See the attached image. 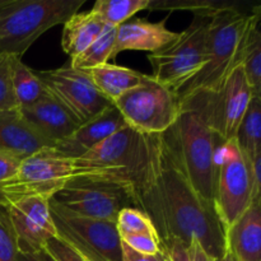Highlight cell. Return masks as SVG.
I'll list each match as a JSON object with an SVG mask.
<instances>
[{"label":"cell","instance_id":"cell-1","mask_svg":"<svg viewBox=\"0 0 261 261\" xmlns=\"http://www.w3.org/2000/svg\"><path fill=\"white\" fill-rule=\"evenodd\" d=\"M132 196L135 208L152 222L160 244L196 240L214 260L226 254V228L216 205L194 190L162 134L150 135L147 163L133 182Z\"/></svg>","mask_w":261,"mask_h":261},{"label":"cell","instance_id":"cell-2","mask_svg":"<svg viewBox=\"0 0 261 261\" xmlns=\"http://www.w3.org/2000/svg\"><path fill=\"white\" fill-rule=\"evenodd\" d=\"M162 137L194 190L214 204L217 153L224 140L189 107H181L175 124Z\"/></svg>","mask_w":261,"mask_h":261},{"label":"cell","instance_id":"cell-3","mask_svg":"<svg viewBox=\"0 0 261 261\" xmlns=\"http://www.w3.org/2000/svg\"><path fill=\"white\" fill-rule=\"evenodd\" d=\"M150 148V135L125 125L107 139L74 160V177L101 180L124 186L132 185L142 173Z\"/></svg>","mask_w":261,"mask_h":261},{"label":"cell","instance_id":"cell-4","mask_svg":"<svg viewBox=\"0 0 261 261\" xmlns=\"http://www.w3.org/2000/svg\"><path fill=\"white\" fill-rule=\"evenodd\" d=\"M250 14L236 7L227 8L211 18L206 41V63L193 79L175 92L178 99L203 92H213L236 66L241 65L244 38Z\"/></svg>","mask_w":261,"mask_h":261},{"label":"cell","instance_id":"cell-5","mask_svg":"<svg viewBox=\"0 0 261 261\" xmlns=\"http://www.w3.org/2000/svg\"><path fill=\"white\" fill-rule=\"evenodd\" d=\"M86 0H12L0 10V54L17 58L50 28L64 24Z\"/></svg>","mask_w":261,"mask_h":261},{"label":"cell","instance_id":"cell-6","mask_svg":"<svg viewBox=\"0 0 261 261\" xmlns=\"http://www.w3.org/2000/svg\"><path fill=\"white\" fill-rule=\"evenodd\" d=\"M74 177V160L46 147L20 162L15 175L0 185V204L30 196L53 199Z\"/></svg>","mask_w":261,"mask_h":261},{"label":"cell","instance_id":"cell-7","mask_svg":"<svg viewBox=\"0 0 261 261\" xmlns=\"http://www.w3.org/2000/svg\"><path fill=\"white\" fill-rule=\"evenodd\" d=\"M252 96L244 69L236 66L213 92H203L180 101L181 107L193 109L203 121L222 139H234L237 129L249 107Z\"/></svg>","mask_w":261,"mask_h":261},{"label":"cell","instance_id":"cell-8","mask_svg":"<svg viewBox=\"0 0 261 261\" xmlns=\"http://www.w3.org/2000/svg\"><path fill=\"white\" fill-rule=\"evenodd\" d=\"M211 18L194 15L190 25L172 43L148 55L155 81L176 92L204 68Z\"/></svg>","mask_w":261,"mask_h":261},{"label":"cell","instance_id":"cell-9","mask_svg":"<svg viewBox=\"0 0 261 261\" xmlns=\"http://www.w3.org/2000/svg\"><path fill=\"white\" fill-rule=\"evenodd\" d=\"M56 237L88 261H121V240L116 223L89 218L48 201Z\"/></svg>","mask_w":261,"mask_h":261},{"label":"cell","instance_id":"cell-10","mask_svg":"<svg viewBox=\"0 0 261 261\" xmlns=\"http://www.w3.org/2000/svg\"><path fill=\"white\" fill-rule=\"evenodd\" d=\"M114 105L129 126L149 135L167 132L181 111L177 94L152 75H145L140 86L122 94Z\"/></svg>","mask_w":261,"mask_h":261},{"label":"cell","instance_id":"cell-11","mask_svg":"<svg viewBox=\"0 0 261 261\" xmlns=\"http://www.w3.org/2000/svg\"><path fill=\"white\" fill-rule=\"evenodd\" d=\"M251 160L242 152L234 139L222 143L217 153L214 204L228 228L252 203Z\"/></svg>","mask_w":261,"mask_h":261},{"label":"cell","instance_id":"cell-12","mask_svg":"<svg viewBox=\"0 0 261 261\" xmlns=\"http://www.w3.org/2000/svg\"><path fill=\"white\" fill-rule=\"evenodd\" d=\"M53 199L74 213L112 223L122 209L135 208L132 193L124 186L83 177L71 178Z\"/></svg>","mask_w":261,"mask_h":261},{"label":"cell","instance_id":"cell-13","mask_svg":"<svg viewBox=\"0 0 261 261\" xmlns=\"http://www.w3.org/2000/svg\"><path fill=\"white\" fill-rule=\"evenodd\" d=\"M46 92L74 117L78 125L101 114L112 105L96 88L86 70L61 66L36 71Z\"/></svg>","mask_w":261,"mask_h":261},{"label":"cell","instance_id":"cell-14","mask_svg":"<svg viewBox=\"0 0 261 261\" xmlns=\"http://www.w3.org/2000/svg\"><path fill=\"white\" fill-rule=\"evenodd\" d=\"M48 199L30 196L7 204L18 251L37 254L56 237Z\"/></svg>","mask_w":261,"mask_h":261},{"label":"cell","instance_id":"cell-15","mask_svg":"<svg viewBox=\"0 0 261 261\" xmlns=\"http://www.w3.org/2000/svg\"><path fill=\"white\" fill-rule=\"evenodd\" d=\"M125 125L124 117L112 103L101 114L79 125L70 137L58 143L55 148L66 157L78 160Z\"/></svg>","mask_w":261,"mask_h":261},{"label":"cell","instance_id":"cell-16","mask_svg":"<svg viewBox=\"0 0 261 261\" xmlns=\"http://www.w3.org/2000/svg\"><path fill=\"white\" fill-rule=\"evenodd\" d=\"M19 111L25 121L54 147L70 137L79 126L65 107L48 93L30 106L20 107Z\"/></svg>","mask_w":261,"mask_h":261},{"label":"cell","instance_id":"cell-17","mask_svg":"<svg viewBox=\"0 0 261 261\" xmlns=\"http://www.w3.org/2000/svg\"><path fill=\"white\" fill-rule=\"evenodd\" d=\"M180 32H173L166 27V19L161 22H149L145 19L127 20L117 27L116 40L111 59L126 50L160 51L172 43Z\"/></svg>","mask_w":261,"mask_h":261},{"label":"cell","instance_id":"cell-18","mask_svg":"<svg viewBox=\"0 0 261 261\" xmlns=\"http://www.w3.org/2000/svg\"><path fill=\"white\" fill-rule=\"evenodd\" d=\"M226 252L234 261H261V201L252 203L226 229Z\"/></svg>","mask_w":261,"mask_h":261},{"label":"cell","instance_id":"cell-19","mask_svg":"<svg viewBox=\"0 0 261 261\" xmlns=\"http://www.w3.org/2000/svg\"><path fill=\"white\" fill-rule=\"evenodd\" d=\"M46 147L54 144L25 121L19 109L0 110V148L24 160Z\"/></svg>","mask_w":261,"mask_h":261},{"label":"cell","instance_id":"cell-20","mask_svg":"<svg viewBox=\"0 0 261 261\" xmlns=\"http://www.w3.org/2000/svg\"><path fill=\"white\" fill-rule=\"evenodd\" d=\"M86 71L96 88L111 103L116 102L130 89L140 86L145 78V74L140 71L110 63Z\"/></svg>","mask_w":261,"mask_h":261},{"label":"cell","instance_id":"cell-21","mask_svg":"<svg viewBox=\"0 0 261 261\" xmlns=\"http://www.w3.org/2000/svg\"><path fill=\"white\" fill-rule=\"evenodd\" d=\"M105 24L91 12H76L63 28L61 47L71 59L83 53L103 30Z\"/></svg>","mask_w":261,"mask_h":261},{"label":"cell","instance_id":"cell-22","mask_svg":"<svg viewBox=\"0 0 261 261\" xmlns=\"http://www.w3.org/2000/svg\"><path fill=\"white\" fill-rule=\"evenodd\" d=\"M261 9L255 8L250 14L249 27L241 51V66L247 83L255 96H261Z\"/></svg>","mask_w":261,"mask_h":261},{"label":"cell","instance_id":"cell-23","mask_svg":"<svg viewBox=\"0 0 261 261\" xmlns=\"http://www.w3.org/2000/svg\"><path fill=\"white\" fill-rule=\"evenodd\" d=\"M12 83L18 109L30 106L47 94L36 70L14 55L12 56Z\"/></svg>","mask_w":261,"mask_h":261},{"label":"cell","instance_id":"cell-24","mask_svg":"<svg viewBox=\"0 0 261 261\" xmlns=\"http://www.w3.org/2000/svg\"><path fill=\"white\" fill-rule=\"evenodd\" d=\"M234 142L250 160L261 153V96H252Z\"/></svg>","mask_w":261,"mask_h":261},{"label":"cell","instance_id":"cell-25","mask_svg":"<svg viewBox=\"0 0 261 261\" xmlns=\"http://www.w3.org/2000/svg\"><path fill=\"white\" fill-rule=\"evenodd\" d=\"M116 33L117 27L105 25L98 37L83 53L71 59V68L79 69V70H89V69L109 63V60H111Z\"/></svg>","mask_w":261,"mask_h":261},{"label":"cell","instance_id":"cell-26","mask_svg":"<svg viewBox=\"0 0 261 261\" xmlns=\"http://www.w3.org/2000/svg\"><path fill=\"white\" fill-rule=\"evenodd\" d=\"M150 0H97L91 12L105 25L119 27L135 13L147 10Z\"/></svg>","mask_w":261,"mask_h":261},{"label":"cell","instance_id":"cell-27","mask_svg":"<svg viewBox=\"0 0 261 261\" xmlns=\"http://www.w3.org/2000/svg\"><path fill=\"white\" fill-rule=\"evenodd\" d=\"M234 7L227 3H217L211 0H150L147 10H167V12H191L194 15L213 17L216 13L227 8Z\"/></svg>","mask_w":261,"mask_h":261},{"label":"cell","instance_id":"cell-28","mask_svg":"<svg viewBox=\"0 0 261 261\" xmlns=\"http://www.w3.org/2000/svg\"><path fill=\"white\" fill-rule=\"evenodd\" d=\"M116 228L119 236L126 234H155V229L153 227L150 219L137 208H125L119 213L116 219ZM158 237V236H157Z\"/></svg>","mask_w":261,"mask_h":261},{"label":"cell","instance_id":"cell-29","mask_svg":"<svg viewBox=\"0 0 261 261\" xmlns=\"http://www.w3.org/2000/svg\"><path fill=\"white\" fill-rule=\"evenodd\" d=\"M12 56L0 54V110L18 109L12 83Z\"/></svg>","mask_w":261,"mask_h":261},{"label":"cell","instance_id":"cell-30","mask_svg":"<svg viewBox=\"0 0 261 261\" xmlns=\"http://www.w3.org/2000/svg\"><path fill=\"white\" fill-rule=\"evenodd\" d=\"M18 247L7 206L0 204V261H15Z\"/></svg>","mask_w":261,"mask_h":261},{"label":"cell","instance_id":"cell-31","mask_svg":"<svg viewBox=\"0 0 261 261\" xmlns=\"http://www.w3.org/2000/svg\"><path fill=\"white\" fill-rule=\"evenodd\" d=\"M120 240L129 247H132L133 250L144 255V256H152V255L158 254L161 250L160 240L155 234H126V236L120 237Z\"/></svg>","mask_w":261,"mask_h":261},{"label":"cell","instance_id":"cell-32","mask_svg":"<svg viewBox=\"0 0 261 261\" xmlns=\"http://www.w3.org/2000/svg\"><path fill=\"white\" fill-rule=\"evenodd\" d=\"M160 247L167 261H193L191 245L185 244L181 240L168 239L160 244Z\"/></svg>","mask_w":261,"mask_h":261},{"label":"cell","instance_id":"cell-33","mask_svg":"<svg viewBox=\"0 0 261 261\" xmlns=\"http://www.w3.org/2000/svg\"><path fill=\"white\" fill-rule=\"evenodd\" d=\"M45 250L56 261H88L84 259V257H82L78 252L74 251L65 242L59 240L58 237L47 241Z\"/></svg>","mask_w":261,"mask_h":261},{"label":"cell","instance_id":"cell-34","mask_svg":"<svg viewBox=\"0 0 261 261\" xmlns=\"http://www.w3.org/2000/svg\"><path fill=\"white\" fill-rule=\"evenodd\" d=\"M22 161L13 153L0 148V185L9 181L15 175Z\"/></svg>","mask_w":261,"mask_h":261},{"label":"cell","instance_id":"cell-35","mask_svg":"<svg viewBox=\"0 0 261 261\" xmlns=\"http://www.w3.org/2000/svg\"><path fill=\"white\" fill-rule=\"evenodd\" d=\"M121 261H147V256L139 254L126 244L121 242Z\"/></svg>","mask_w":261,"mask_h":261},{"label":"cell","instance_id":"cell-36","mask_svg":"<svg viewBox=\"0 0 261 261\" xmlns=\"http://www.w3.org/2000/svg\"><path fill=\"white\" fill-rule=\"evenodd\" d=\"M191 251H193V261H216L204 251L196 240H193L191 242Z\"/></svg>","mask_w":261,"mask_h":261},{"label":"cell","instance_id":"cell-37","mask_svg":"<svg viewBox=\"0 0 261 261\" xmlns=\"http://www.w3.org/2000/svg\"><path fill=\"white\" fill-rule=\"evenodd\" d=\"M15 261H41V259L37 254H23V252L18 251Z\"/></svg>","mask_w":261,"mask_h":261},{"label":"cell","instance_id":"cell-38","mask_svg":"<svg viewBox=\"0 0 261 261\" xmlns=\"http://www.w3.org/2000/svg\"><path fill=\"white\" fill-rule=\"evenodd\" d=\"M37 255H38V257L41 259V261H56L50 254H48L47 251H46L45 249L41 250V251H38Z\"/></svg>","mask_w":261,"mask_h":261},{"label":"cell","instance_id":"cell-39","mask_svg":"<svg viewBox=\"0 0 261 261\" xmlns=\"http://www.w3.org/2000/svg\"><path fill=\"white\" fill-rule=\"evenodd\" d=\"M147 261H167L165 257V254L160 250V252L155 255H152V256H147Z\"/></svg>","mask_w":261,"mask_h":261},{"label":"cell","instance_id":"cell-40","mask_svg":"<svg viewBox=\"0 0 261 261\" xmlns=\"http://www.w3.org/2000/svg\"><path fill=\"white\" fill-rule=\"evenodd\" d=\"M216 261H234V259L231 256V255L228 254V252H226V254H224L223 256L221 257V259H218V260H216Z\"/></svg>","mask_w":261,"mask_h":261},{"label":"cell","instance_id":"cell-41","mask_svg":"<svg viewBox=\"0 0 261 261\" xmlns=\"http://www.w3.org/2000/svg\"><path fill=\"white\" fill-rule=\"evenodd\" d=\"M10 3H12V0H0V10L7 7L8 4H10Z\"/></svg>","mask_w":261,"mask_h":261}]
</instances>
